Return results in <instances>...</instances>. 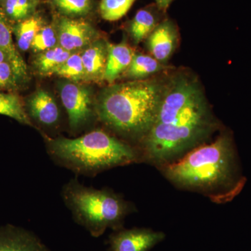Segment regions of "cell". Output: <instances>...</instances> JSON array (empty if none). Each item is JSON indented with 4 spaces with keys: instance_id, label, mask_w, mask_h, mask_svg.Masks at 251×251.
I'll return each mask as SVG.
<instances>
[{
    "instance_id": "1",
    "label": "cell",
    "mask_w": 251,
    "mask_h": 251,
    "mask_svg": "<svg viewBox=\"0 0 251 251\" xmlns=\"http://www.w3.org/2000/svg\"><path fill=\"white\" fill-rule=\"evenodd\" d=\"M214 123L201 85L185 74L165 86L151 129L143 138L145 157L168 164L206 139Z\"/></svg>"
},
{
    "instance_id": "2",
    "label": "cell",
    "mask_w": 251,
    "mask_h": 251,
    "mask_svg": "<svg viewBox=\"0 0 251 251\" xmlns=\"http://www.w3.org/2000/svg\"><path fill=\"white\" fill-rule=\"evenodd\" d=\"M164 89L150 80L112 85L99 99L97 117L120 134L143 139L155 121Z\"/></svg>"
},
{
    "instance_id": "3",
    "label": "cell",
    "mask_w": 251,
    "mask_h": 251,
    "mask_svg": "<svg viewBox=\"0 0 251 251\" xmlns=\"http://www.w3.org/2000/svg\"><path fill=\"white\" fill-rule=\"evenodd\" d=\"M49 156L59 166L77 175L95 176L138 161V154L128 144L103 130H93L75 138H49Z\"/></svg>"
},
{
    "instance_id": "4",
    "label": "cell",
    "mask_w": 251,
    "mask_h": 251,
    "mask_svg": "<svg viewBox=\"0 0 251 251\" xmlns=\"http://www.w3.org/2000/svg\"><path fill=\"white\" fill-rule=\"evenodd\" d=\"M233 162L232 141L222 135L191 150L180 161L165 165L164 173L180 187L207 191L224 186L231 179Z\"/></svg>"
},
{
    "instance_id": "5",
    "label": "cell",
    "mask_w": 251,
    "mask_h": 251,
    "mask_svg": "<svg viewBox=\"0 0 251 251\" xmlns=\"http://www.w3.org/2000/svg\"><path fill=\"white\" fill-rule=\"evenodd\" d=\"M62 197L75 222L94 237H100L108 228L121 229L130 209L128 203L113 191L87 187L76 179L64 185Z\"/></svg>"
},
{
    "instance_id": "6",
    "label": "cell",
    "mask_w": 251,
    "mask_h": 251,
    "mask_svg": "<svg viewBox=\"0 0 251 251\" xmlns=\"http://www.w3.org/2000/svg\"><path fill=\"white\" fill-rule=\"evenodd\" d=\"M63 105L67 111L71 129L77 130L87 125L94 115L89 91L82 86L69 82L60 90Z\"/></svg>"
},
{
    "instance_id": "7",
    "label": "cell",
    "mask_w": 251,
    "mask_h": 251,
    "mask_svg": "<svg viewBox=\"0 0 251 251\" xmlns=\"http://www.w3.org/2000/svg\"><path fill=\"white\" fill-rule=\"evenodd\" d=\"M165 234L146 228L120 229L109 238L111 251H149L163 240Z\"/></svg>"
},
{
    "instance_id": "8",
    "label": "cell",
    "mask_w": 251,
    "mask_h": 251,
    "mask_svg": "<svg viewBox=\"0 0 251 251\" xmlns=\"http://www.w3.org/2000/svg\"><path fill=\"white\" fill-rule=\"evenodd\" d=\"M57 33L59 46L71 52L88 45L94 36V29L89 23L71 18L61 19Z\"/></svg>"
},
{
    "instance_id": "9",
    "label": "cell",
    "mask_w": 251,
    "mask_h": 251,
    "mask_svg": "<svg viewBox=\"0 0 251 251\" xmlns=\"http://www.w3.org/2000/svg\"><path fill=\"white\" fill-rule=\"evenodd\" d=\"M178 34L170 20L160 23L148 37V48L151 56L165 64L169 60L177 44Z\"/></svg>"
},
{
    "instance_id": "10",
    "label": "cell",
    "mask_w": 251,
    "mask_h": 251,
    "mask_svg": "<svg viewBox=\"0 0 251 251\" xmlns=\"http://www.w3.org/2000/svg\"><path fill=\"white\" fill-rule=\"evenodd\" d=\"M0 251H50L39 237L12 225L0 227Z\"/></svg>"
},
{
    "instance_id": "11",
    "label": "cell",
    "mask_w": 251,
    "mask_h": 251,
    "mask_svg": "<svg viewBox=\"0 0 251 251\" xmlns=\"http://www.w3.org/2000/svg\"><path fill=\"white\" fill-rule=\"evenodd\" d=\"M27 115L39 125L46 127L57 125L61 114L55 100L44 90H39L31 96L27 102Z\"/></svg>"
},
{
    "instance_id": "12",
    "label": "cell",
    "mask_w": 251,
    "mask_h": 251,
    "mask_svg": "<svg viewBox=\"0 0 251 251\" xmlns=\"http://www.w3.org/2000/svg\"><path fill=\"white\" fill-rule=\"evenodd\" d=\"M13 28L10 26L9 20L0 9V50L7 57L8 62L12 66L18 78H25L27 75V68L18 52L13 40Z\"/></svg>"
},
{
    "instance_id": "13",
    "label": "cell",
    "mask_w": 251,
    "mask_h": 251,
    "mask_svg": "<svg viewBox=\"0 0 251 251\" xmlns=\"http://www.w3.org/2000/svg\"><path fill=\"white\" fill-rule=\"evenodd\" d=\"M108 57L103 79L110 84L115 82L122 73L128 69L134 53L125 44H107Z\"/></svg>"
},
{
    "instance_id": "14",
    "label": "cell",
    "mask_w": 251,
    "mask_h": 251,
    "mask_svg": "<svg viewBox=\"0 0 251 251\" xmlns=\"http://www.w3.org/2000/svg\"><path fill=\"white\" fill-rule=\"evenodd\" d=\"M108 50L107 44L94 43L88 46L81 54L85 72V79L97 80L103 79L106 67Z\"/></svg>"
},
{
    "instance_id": "15",
    "label": "cell",
    "mask_w": 251,
    "mask_h": 251,
    "mask_svg": "<svg viewBox=\"0 0 251 251\" xmlns=\"http://www.w3.org/2000/svg\"><path fill=\"white\" fill-rule=\"evenodd\" d=\"M157 14L151 9L139 10L130 22V34L135 44L148 39L153 29L159 24Z\"/></svg>"
},
{
    "instance_id": "16",
    "label": "cell",
    "mask_w": 251,
    "mask_h": 251,
    "mask_svg": "<svg viewBox=\"0 0 251 251\" xmlns=\"http://www.w3.org/2000/svg\"><path fill=\"white\" fill-rule=\"evenodd\" d=\"M161 63L152 56L143 54H134L131 63L126 71V75L136 80L146 78L163 70Z\"/></svg>"
},
{
    "instance_id": "17",
    "label": "cell",
    "mask_w": 251,
    "mask_h": 251,
    "mask_svg": "<svg viewBox=\"0 0 251 251\" xmlns=\"http://www.w3.org/2000/svg\"><path fill=\"white\" fill-rule=\"evenodd\" d=\"M0 115L11 117L22 125L33 126L24 104L16 94L0 92Z\"/></svg>"
},
{
    "instance_id": "18",
    "label": "cell",
    "mask_w": 251,
    "mask_h": 251,
    "mask_svg": "<svg viewBox=\"0 0 251 251\" xmlns=\"http://www.w3.org/2000/svg\"><path fill=\"white\" fill-rule=\"evenodd\" d=\"M42 27L40 18L36 16H31L17 23L13 28V31L16 35L18 49L27 51L31 49L34 38Z\"/></svg>"
},
{
    "instance_id": "19",
    "label": "cell",
    "mask_w": 251,
    "mask_h": 251,
    "mask_svg": "<svg viewBox=\"0 0 251 251\" xmlns=\"http://www.w3.org/2000/svg\"><path fill=\"white\" fill-rule=\"evenodd\" d=\"M72 52L63 49L61 46H56L52 49L41 52L40 56L36 59L35 65L41 74L50 75L65 62Z\"/></svg>"
},
{
    "instance_id": "20",
    "label": "cell",
    "mask_w": 251,
    "mask_h": 251,
    "mask_svg": "<svg viewBox=\"0 0 251 251\" xmlns=\"http://www.w3.org/2000/svg\"><path fill=\"white\" fill-rule=\"evenodd\" d=\"M34 0H6L0 9L10 21L20 22L31 16Z\"/></svg>"
},
{
    "instance_id": "21",
    "label": "cell",
    "mask_w": 251,
    "mask_h": 251,
    "mask_svg": "<svg viewBox=\"0 0 251 251\" xmlns=\"http://www.w3.org/2000/svg\"><path fill=\"white\" fill-rule=\"evenodd\" d=\"M135 0H101L100 12L105 21H116L121 19L129 11Z\"/></svg>"
},
{
    "instance_id": "22",
    "label": "cell",
    "mask_w": 251,
    "mask_h": 251,
    "mask_svg": "<svg viewBox=\"0 0 251 251\" xmlns=\"http://www.w3.org/2000/svg\"><path fill=\"white\" fill-rule=\"evenodd\" d=\"M53 74L73 81H80L85 79V69L81 58V54H71L69 58L63 63Z\"/></svg>"
},
{
    "instance_id": "23",
    "label": "cell",
    "mask_w": 251,
    "mask_h": 251,
    "mask_svg": "<svg viewBox=\"0 0 251 251\" xmlns=\"http://www.w3.org/2000/svg\"><path fill=\"white\" fill-rule=\"evenodd\" d=\"M55 7L69 17L85 16L92 9V0H52Z\"/></svg>"
},
{
    "instance_id": "24",
    "label": "cell",
    "mask_w": 251,
    "mask_h": 251,
    "mask_svg": "<svg viewBox=\"0 0 251 251\" xmlns=\"http://www.w3.org/2000/svg\"><path fill=\"white\" fill-rule=\"evenodd\" d=\"M58 43V37L56 31L52 26L41 27L36 34L31 49L35 52H43L48 50L56 47Z\"/></svg>"
},
{
    "instance_id": "25",
    "label": "cell",
    "mask_w": 251,
    "mask_h": 251,
    "mask_svg": "<svg viewBox=\"0 0 251 251\" xmlns=\"http://www.w3.org/2000/svg\"><path fill=\"white\" fill-rule=\"evenodd\" d=\"M19 80L9 62H0V90L15 88Z\"/></svg>"
},
{
    "instance_id": "26",
    "label": "cell",
    "mask_w": 251,
    "mask_h": 251,
    "mask_svg": "<svg viewBox=\"0 0 251 251\" xmlns=\"http://www.w3.org/2000/svg\"><path fill=\"white\" fill-rule=\"evenodd\" d=\"M156 1L157 7L161 11H166L173 0H154Z\"/></svg>"
},
{
    "instance_id": "27",
    "label": "cell",
    "mask_w": 251,
    "mask_h": 251,
    "mask_svg": "<svg viewBox=\"0 0 251 251\" xmlns=\"http://www.w3.org/2000/svg\"><path fill=\"white\" fill-rule=\"evenodd\" d=\"M5 61L8 62L7 57H6V54H4V52L0 50V62H5Z\"/></svg>"
},
{
    "instance_id": "28",
    "label": "cell",
    "mask_w": 251,
    "mask_h": 251,
    "mask_svg": "<svg viewBox=\"0 0 251 251\" xmlns=\"http://www.w3.org/2000/svg\"><path fill=\"white\" fill-rule=\"evenodd\" d=\"M5 1H6V0H0V8L1 7V6L4 4Z\"/></svg>"
},
{
    "instance_id": "29",
    "label": "cell",
    "mask_w": 251,
    "mask_h": 251,
    "mask_svg": "<svg viewBox=\"0 0 251 251\" xmlns=\"http://www.w3.org/2000/svg\"><path fill=\"white\" fill-rule=\"evenodd\" d=\"M34 1H39V0H34Z\"/></svg>"
}]
</instances>
